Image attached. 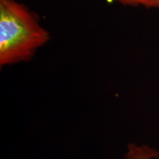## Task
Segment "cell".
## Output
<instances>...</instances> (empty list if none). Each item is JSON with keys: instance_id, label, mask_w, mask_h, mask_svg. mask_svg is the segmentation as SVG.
Returning <instances> with one entry per match:
<instances>
[{"instance_id": "1", "label": "cell", "mask_w": 159, "mask_h": 159, "mask_svg": "<svg viewBox=\"0 0 159 159\" xmlns=\"http://www.w3.org/2000/svg\"><path fill=\"white\" fill-rule=\"evenodd\" d=\"M50 39L39 16L16 0H0V66L28 61Z\"/></svg>"}, {"instance_id": "2", "label": "cell", "mask_w": 159, "mask_h": 159, "mask_svg": "<svg viewBox=\"0 0 159 159\" xmlns=\"http://www.w3.org/2000/svg\"><path fill=\"white\" fill-rule=\"evenodd\" d=\"M159 158V152L156 149L150 148L147 145H137L130 144L128 145L126 159H154Z\"/></svg>"}, {"instance_id": "3", "label": "cell", "mask_w": 159, "mask_h": 159, "mask_svg": "<svg viewBox=\"0 0 159 159\" xmlns=\"http://www.w3.org/2000/svg\"><path fill=\"white\" fill-rule=\"evenodd\" d=\"M110 1L116 2L125 6H142L148 8H158L159 0H110Z\"/></svg>"}]
</instances>
